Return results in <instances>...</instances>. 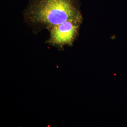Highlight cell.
I'll return each mask as SVG.
<instances>
[{"instance_id": "6da1fadb", "label": "cell", "mask_w": 127, "mask_h": 127, "mask_svg": "<svg viewBox=\"0 0 127 127\" xmlns=\"http://www.w3.org/2000/svg\"><path fill=\"white\" fill-rule=\"evenodd\" d=\"M77 0H29L24 21L35 33L72 19H81Z\"/></svg>"}, {"instance_id": "7a4b0ae2", "label": "cell", "mask_w": 127, "mask_h": 127, "mask_svg": "<svg viewBox=\"0 0 127 127\" xmlns=\"http://www.w3.org/2000/svg\"><path fill=\"white\" fill-rule=\"evenodd\" d=\"M81 21V19L68 20L51 27L48 30L50 37L46 42L60 48L72 45L77 35Z\"/></svg>"}]
</instances>
